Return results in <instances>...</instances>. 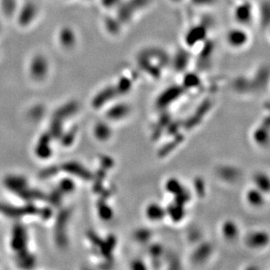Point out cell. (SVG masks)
<instances>
[{
  "instance_id": "30bf717a",
  "label": "cell",
  "mask_w": 270,
  "mask_h": 270,
  "mask_svg": "<svg viewBox=\"0 0 270 270\" xmlns=\"http://www.w3.org/2000/svg\"><path fill=\"white\" fill-rule=\"evenodd\" d=\"M64 169L69 172V173H71L73 175L77 176L80 178H82L85 180H90L92 178V174L91 172L88 171L85 167L80 165L79 163H66Z\"/></svg>"
},
{
  "instance_id": "6da1fadb",
  "label": "cell",
  "mask_w": 270,
  "mask_h": 270,
  "mask_svg": "<svg viewBox=\"0 0 270 270\" xmlns=\"http://www.w3.org/2000/svg\"><path fill=\"white\" fill-rule=\"evenodd\" d=\"M250 40V33L241 26L233 27L226 32V44L233 49H242L248 45Z\"/></svg>"
},
{
  "instance_id": "7a4b0ae2",
  "label": "cell",
  "mask_w": 270,
  "mask_h": 270,
  "mask_svg": "<svg viewBox=\"0 0 270 270\" xmlns=\"http://www.w3.org/2000/svg\"><path fill=\"white\" fill-rule=\"evenodd\" d=\"M207 27L204 25H193L187 30L184 36V44L186 48H194L207 39Z\"/></svg>"
},
{
  "instance_id": "4fadbf2b",
  "label": "cell",
  "mask_w": 270,
  "mask_h": 270,
  "mask_svg": "<svg viewBox=\"0 0 270 270\" xmlns=\"http://www.w3.org/2000/svg\"><path fill=\"white\" fill-rule=\"evenodd\" d=\"M94 133H95V137L100 141H107L111 137L112 131L109 125L104 122H99L95 125Z\"/></svg>"
},
{
  "instance_id": "7402d4cb",
  "label": "cell",
  "mask_w": 270,
  "mask_h": 270,
  "mask_svg": "<svg viewBox=\"0 0 270 270\" xmlns=\"http://www.w3.org/2000/svg\"><path fill=\"white\" fill-rule=\"evenodd\" d=\"M167 190L172 194L177 195L178 193H181L184 190L183 188L181 183L178 181L176 178H171L170 180L167 182Z\"/></svg>"
},
{
  "instance_id": "8fae6325",
  "label": "cell",
  "mask_w": 270,
  "mask_h": 270,
  "mask_svg": "<svg viewBox=\"0 0 270 270\" xmlns=\"http://www.w3.org/2000/svg\"><path fill=\"white\" fill-rule=\"evenodd\" d=\"M146 216L149 220L157 222V221H160L163 220V217L165 216L167 212L157 204H150V205L146 208Z\"/></svg>"
},
{
  "instance_id": "52a82bcc",
  "label": "cell",
  "mask_w": 270,
  "mask_h": 270,
  "mask_svg": "<svg viewBox=\"0 0 270 270\" xmlns=\"http://www.w3.org/2000/svg\"><path fill=\"white\" fill-rule=\"evenodd\" d=\"M116 94L117 91L116 87L110 86L102 89L93 100V106L95 108L102 107L108 101H111L116 96Z\"/></svg>"
},
{
  "instance_id": "ffe728a7",
  "label": "cell",
  "mask_w": 270,
  "mask_h": 270,
  "mask_svg": "<svg viewBox=\"0 0 270 270\" xmlns=\"http://www.w3.org/2000/svg\"><path fill=\"white\" fill-rule=\"evenodd\" d=\"M254 139L259 146H267L268 142V132L265 127H261L256 130L254 133Z\"/></svg>"
},
{
  "instance_id": "44dd1931",
  "label": "cell",
  "mask_w": 270,
  "mask_h": 270,
  "mask_svg": "<svg viewBox=\"0 0 270 270\" xmlns=\"http://www.w3.org/2000/svg\"><path fill=\"white\" fill-rule=\"evenodd\" d=\"M255 183L258 187V189L261 192L267 193L269 190V179L268 177L262 173H259L255 177Z\"/></svg>"
},
{
  "instance_id": "7c38bea8",
  "label": "cell",
  "mask_w": 270,
  "mask_h": 270,
  "mask_svg": "<svg viewBox=\"0 0 270 270\" xmlns=\"http://www.w3.org/2000/svg\"><path fill=\"white\" fill-rule=\"evenodd\" d=\"M189 61H190V57H189L188 53L184 50H178L176 53L175 57L173 58L172 63H173L174 69L177 71L182 72L186 69L187 66L189 64Z\"/></svg>"
},
{
  "instance_id": "484cf974",
  "label": "cell",
  "mask_w": 270,
  "mask_h": 270,
  "mask_svg": "<svg viewBox=\"0 0 270 270\" xmlns=\"http://www.w3.org/2000/svg\"><path fill=\"white\" fill-rule=\"evenodd\" d=\"M219 0H190L192 6L199 8H205V7H211L215 6V4Z\"/></svg>"
},
{
  "instance_id": "4316f807",
  "label": "cell",
  "mask_w": 270,
  "mask_h": 270,
  "mask_svg": "<svg viewBox=\"0 0 270 270\" xmlns=\"http://www.w3.org/2000/svg\"><path fill=\"white\" fill-rule=\"evenodd\" d=\"M99 214H100L101 219H103L105 220H109L113 216V212L111 210V208L109 207L107 205L101 204L99 206Z\"/></svg>"
},
{
  "instance_id": "9c48e42d",
  "label": "cell",
  "mask_w": 270,
  "mask_h": 270,
  "mask_svg": "<svg viewBox=\"0 0 270 270\" xmlns=\"http://www.w3.org/2000/svg\"><path fill=\"white\" fill-rule=\"evenodd\" d=\"M129 113H130V108L127 104H116L108 110L107 117L113 121H118L126 117Z\"/></svg>"
},
{
  "instance_id": "2e32d148",
  "label": "cell",
  "mask_w": 270,
  "mask_h": 270,
  "mask_svg": "<svg viewBox=\"0 0 270 270\" xmlns=\"http://www.w3.org/2000/svg\"><path fill=\"white\" fill-rule=\"evenodd\" d=\"M220 177L226 181H235L240 175V172L233 167H222L219 171Z\"/></svg>"
},
{
  "instance_id": "d6986e66",
  "label": "cell",
  "mask_w": 270,
  "mask_h": 270,
  "mask_svg": "<svg viewBox=\"0 0 270 270\" xmlns=\"http://www.w3.org/2000/svg\"><path fill=\"white\" fill-rule=\"evenodd\" d=\"M33 60L34 61H33V64L32 65V73L36 76L40 77L42 75H44L45 72L47 70V69H46V61L41 57H37Z\"/></svg>"
},
{
  "instance_id": "5bb4252c",
  "label": "cell",
  "mask_w": 270,
  "mask_h": 270,
  "mask_svg": "<svg viewBox=\"0 0 270 270\" xmlns=\"http://www.w3.org/2000/svg\"><path fill=\"white\" fill-rule=\"evenodd\" d=\"M222 234L227 240H235L239 234V229L236 224L232 220H227L222 226Z\"/></svg>"
},
{
  "instance_id": "603a6c76",
  "label": "cell",
  "mask_w": 270,
  "mask_h": 270,
  "mask_svg": "<svg viewBox=\"0 0 270 270\" xmlns=\"http://www.w3.org/2000/svg\"><path fill=\"white\" fill-rule=\"evenodd\" d=\"M136 240L140 243H146L152 238V233L148 229H138L134 235Z\"/></svg>"
},
{
  "instance_id": "9a60e30c",
  "label": "cell",
  "mask_w": 270,
  "mask_h": 270,
  "mask_svg": "<svg viewBox=\"0 0 270 270\" xmlns=\"http://www.w3.org/2000/svg\"><path fill=\"white\" fill-rule=\"evenodd\" d=\"M246 201L254 206H260L263 204L264 198L259 189H251L246 193Z\"/></svg>"
},
{
  "instance_id": "cb8c5ba5",
  "label": "cell",
  "mask_w": 270,
  "mask_h": 270,
  "mask_svg": "<svg viewBox=\"0 0 270 270\" xmlns=\"http://www.w3.org/2000/svg\"><path fill=\"white\" fill-rule=\"evenodd\" d=\"M131 80H130V79H128L127 77H123L122 76L118 80V84H117V86L116 87V89L117 93L124 94V93L128 92L129 90L131 89Z\"/></svg>"
},
{
  "instance_id": "e0dca14e",
  "label": "cell",
  "mask_w": 270,
  "mask_h": 270,
  "mask_svg": "<svg viewBox=\"0 0 270 270\" xmlns=\"http://www.w3.org/2000/svg\"><path fill=\"white\" fill-rule=\"evenodd\" d=\"M167 213L171 217V219L174 221H179L183 219L184 216V208L183 205H179L178 203H176L175 205H170Z\"/></svg>"
},
{
  "instance_id": "83f0119b",
  "label": "cell",
  "mask_w": 270,
  "mask_h": 270,
  "mask_svg": "<svg viewBox=\"0 0 270 270\" xmlns=\"http://www.w3.org/2000/svg\"><path fill=\"white\" fill-rule=\"evenodd\" d=\"M181 140L182 137H180V138H176L173 142H169L167 146H164L163 148L161 149L160 156H165V155L168 154L172 150L176 148V146H178Z\"/></svg>"
},
{
  "instance_id": "ba28073f",
  "label": "cell",
  "mask_w": 270,
  "mask_h": 270,
  "mask_svg": "<svg viewBox=\"0 0 270 270\" xmlns=\"http://www.w3.org/2000/svg\"><path fill=\"white\" fill-rule=\"evenodd\" d=\"M210 107H211V102L208 100L202 102L201 105L196 110L194 116H192L191 118L187 120V122H185V127L187 129H192L195 127L197 124H199V122L201 121L202 118L204 117L205 114L207 113Z\"/></svg>"
},
{
  "instance_id": "8992f818",
  "label": "cell",
  "mask_w": 270,
  "mask_h": 270,
  "mask_svg": "<svg viewBox=\"0 0 270 270\" xmlns=\"http://www.w3.org/2000/svg\"><path fill=\"white\" fill-rule=\"evenodd\" d=\"M213 247L209 243H202L199 245L192 255V261L195 264H203L211 256Z\"/></svg>"
},
{
  "instance_id": "3957f363",
  "label": "cell",
  "mask_w": 270,
  "mask_h": 270,
  "mask_svg": "<svg viewBox=\"0 0 270 270\" xmlns=\"http://www.w3.org/2000/svg\"><path fill=\"white\" fill-rule=\"evenodd\" d=\"M233 14L238 26L245 27L250 24L254 18V6L250 1L245 0L235 6Z\"/></svg>"
},
{
  "instance_id": "4dcf8cb0",
  "label": "cell",
  "mask_w": 270,
  "mask_h": 270,
  "mask_svg": "<svg viewBox=\"0 0 270 270\" xmlns=\"http://www.w3.org/2000/svg\"><path fill=\"white\" fill-rule=\"evenodd\" d=\"M131 267H132L133 269H144V268H146V266H144L142 261H139V260H137V261L132 262Z\"/></svg>"
},
{
  "instance_id": "5b68a950",
  "label": "cell",
  "mask_w": 270,
  "mask_h": 270,
  "mask_svg": "<svg viewBox=\"0 0 270 270\" xmlns=\"http://www.w3.org/2000/svg\"><path fill=\"white\" fill-rule=\"evenodd\" d=\"M269 237L267 233L262 231L253 232L247 235L246 242L252 248H261L267 246Z\"/></svg>"
},
{
  "instance_id": "f1b7e54d",
  "label": "cell",
  "mask_w": 270,
  "mask_h": 270,
  "mask_svg": "<svg viewBox=\"0 0 270 270\" xmlns=\"http://www.w3.org/2000/svg\"><path fill=\"white\" fill-rule=\"evenodd\" d=\"M195 189L199 196H203L205 194V185L201 178H197L195 180Z\"/></svg>"
},
{
  "instance_id": "277c9868",
  "label": "cell",
  "mask_w": 270,
  "mask_h": 270,
  "mask_svg": "<svg viewBox=\"0 0 270 270\" xmlns=\"http://www.w3.org/2000/svg\"><path fill=\"white\" fill-rule=\"evenodd\" d=\"M183 92H184V89L180 86H172L167 88L157 97V106L160 108L168 107L177 99L179 98Z\"/></svg>"
},
{
  "instance_id": "f546056e",
  "label": "cell",
  "mask_w": 270,
  "mask_h": 270,
  "mask_svg": "<svg viewBox=\"0 0 270 270\" xmlns=\"http://www.w3.org/2000/svg\"><path fill=\"white\" fill-rule=\"evenodd\" d=\"M150 252H151V255H152L153 257H159L161 254L163 252V248L160 245H153V246H151V250H150Z\"/></svg>"
},
{
  "instance_id": "ac0fdd59",
  "label": "cell",
  "mask_w": 270,
  "mask_h": 270,
  "mask_svg": "<svg viewBox=\"0 0 270 270\" xmlns=\"http://www.w3.org/2000/svg\"><path fill=\"white\" fill-rule=\"evenodd\" d=\"M183 84L185 89H191L197 88L200 84V78L195 73H188L184 76Z\"/></svg>"
},
{
  "instance_id": "1f68e13d",
  "label": "cell",
  "mask_w": 270,
  "mask_h": 270,
  "mask_svg": "<svg viewBox=\"0 0 270 270\" xmlns=\"http://www.w3.org/2000/svg\"><path fill=\"white\" fill-rule=\"evenodd\" d=\"M173 3H179V2H182L183 0H171Z\"/></svg>"
},
{
  "instance_id": "d4e9b609",
  "label": "cell",
  "mask_w": 270,
  "mask_h": 270,
  "mask_svg": "<svg viewBox=\"0 0 270 270\" xmlns=\"http://www.w3.org/2000/svg\"><path fill=\"white\" fill-rule=\"evenodd\" d=\"M61 39H63V45L68 46V47H71L75 41V37H74V33L72 31L69 29H66L61 33Z\"/></svg>"
}]
</instances>
